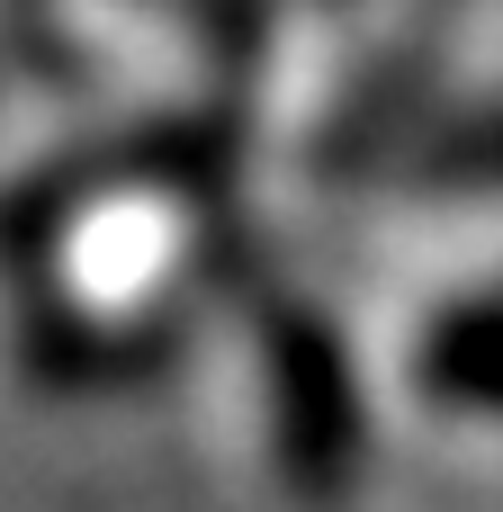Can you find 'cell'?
I'll return each mask as SVG.
<instances>
[{"label": "cell", "instance_id": "1", "mask_svg": "<svg viewBox=\"0 0 503 512\" xmlns=\"http://www.w3.org/2000/svg\"><path fill=\"white\" fill-rule=\"evenodd\" d=\"M270 378H279V450H288V468L306 486H342V468L360 450L351 441V378H342L333 342L306 315L270 324Z\"/></svg>", "mask_w": 503, "mask_h": 512}, {"label": "cell", "instance_id": "2", "mask_svg": "<svg viewBox=\"0 0 503 512\" xmlns=\"http://www.w3.org/2000/svg\"><path fill=\"white\" fill-rule=\"evenodd\" d=\"M423 396L459 405V414H503V297L486 306H459L423 333V360H414Z\"/></svg>", "mask_w": 503, "mask_h": 512}]
</instances>
